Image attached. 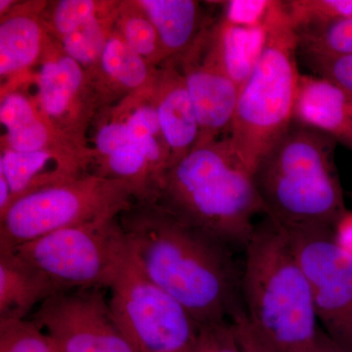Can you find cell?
Wrapping results in <instances>:
<instances>
[{"mask_svg": "<svg viewBox=\"0 0 352 352\" xmlns=\"http://www.w3.org/2000/svg\"><path fill=\"white\" fill-rule=\"evenodd\" d=\"M120 226L141 271L199 324L228 320L239 308L230 248L164 210L129 215Z\"/></svg>", "mask_w": 352, "mask_h": 352, "instance_id": "6da1fadb", "label": "cell"}, {"mask_svg": "<svg viewBox=\"0 0 352 352\" xmlns=\"http://www.w3.org/2000/svg\"><path fill=\"white\" fill-rule=\"evenodd\" d=\"M337 139L293 120L259 161L254 182L263 214L287 231L335 230L346 214Z\"/></svg>", "mask_w": 352, "mask_h": 352, "instance_id": "7a4b0ae2", "label": "cell"}, {"mask_svg": "<svg viewBox=\"0 0 352 352\" xmlns=\"http://www.w3.org/2000/svg\"><path fill=\"white\" fill-rule=\"evenodd\" d=\"M245 314L275 352H314L319 326L311 289L288 236L266 219L245 248Z\"/></svg>", "mask_w": 352, "mask_h": 352, "instance_id": "3957f363", "label": "cell"}, {"mask_svg": "<svg viewBox=\"0 0 352 352\" xmlns=\"http://www.w3.org/2000/svg\"><path fill=\"white\" fill-rule=\"evenodd\" d=\"M164 208L227 247L245 248L263 214L254 175L234 156L228 139L194 148L164 183Z\"/></svg>", "mask_w": 352, "mask_h": 352, "instance_id": "277c9868", "label": "cell"}, {"mask_svg": "<svg viewBox=\"0 0 352 352\" xmlns=\"http://www.w3.org/2000/svg\"><path fill=\"white\" fill-rule=\"evenodd\" d=\"M265 27V47L254 73L241 88L228 138L234 156L252 175L293 122L300 76L298 32L284 1L272 0Z\"/></svg>", "mask_w": 352, "mask_h": 352, "instance_id": "5b68a950", "label": "cell"}, {"mask_svg": "<svg viewBox=\"0 0 352 352\" xmlns=\"http://www.w3.org/2000/svg\"><path fill=\"white\" fill-rule=\"evenodd\" d=\"M126 248L122 226L108 219L55 231L11 251L62 292L110 288Z\"/></svg>", "mask_w": 352, "mask_h": 352, "instance_id": "8992f818", "label": "cell"}, {"mask_svg": "<svg viewBox=\"0 0 352 352\" xmlns=\"http://www.w3.org/2000/svg\"><path fill=\"white\" fill-rule=\"evenodd\" d=\"M109 289L113 314L136 351H189L200 324L146 276L129 245Z\"/></svg>", "mask_w": 352, "mask_h": 352, "instance_id": "52a82bcc", "label": "cell"}, {"mask_svg": "<svg viewBox=\"0 0 352 352\" xmlns=\"http://www.w3.org/2000/svg\"><path fill=\"white\" fill-rule=\"evenodd\" d=\"M119 185L90 180L61 183L21 197L1 214L0 251L47 234L111 219L122 203Z\"/></svg>", "mask_w": 352, "mask_h": 352, "instance_id": "ba28073f", "label": "cell"}, {"mask_svg": "<svg viewBox=\"0 0 352 352\" xmlns=\"http://www.w3.org/2000/svg\"><path fill=\"white\" fill-rule=\"evenodd\" d=\"M284 232L307 278L322 329L352 352V256L337 244L333 230Z\"/></svg>", "mask_w": 352, "mask_h": 352, "instance_id": "9c48e42d", "label": "cell"}, {"mask_svg": "<svg viewBox=\"0 0 352 352\" xmlns=\"http://www.w3.org/2000/svg\"><path fill=\"white\" fill-rule=\"evenodd\" d=\"M32 320L59 352H138L101 288L59 292L39 305Z\"/></svg>", "mask_w": 352, "mask_h": 352, "instance_id": "30bf717a", "label": "cell"}, {"mask_svg": "<svg viewBox=\"0 0 352 352\" xmlns=\"http://www.w3.org/2000/svg\"><path fill=\"white\" fill-rule=\"evenodd\" d=\"M184 80L199 124L195 148L203 147L231 129L240 90L222 68L215 50L210 63L190 69Z\"/></svg>", "mask_w": 352, "mask_h": 352, "instance_id": "8fae6325", "label": "cell"}, {"mask_svg": "<svg viewBox=\"0 0 352 352\" xmlns=\"http://www.w3.org/2000/svg\"><path fill=\"white\" fill-rule=\"evenodd\" d=\"M293 120L344 144L352 139V95L327 78L300 75Z\"/></svg>", "mask_w": 352, "mask_h": 352, "instance_id": "7c38bea8", "label": "cell"}, {"mask_svg": "<svg viewBox=\"0 0 352 352\" xmlns=\"http://www.w3.org/2000/svg\"><path fill=\"white\" fill-rule=\"evenodd\" d=\"M59 293L41 271L13 251H0V320L25 319L34 307Z\"/></svg>", "mask_w": 352, "mask_h": 352, "instance_id": "4fadbf2b", "label": "cell"}, {"mask_svg": "<svg viewBox=\"0 0 352 352\" xmlns=\"http://www.w3.org/2000/svg\"><path fill=\"white\" fill-rule=\"evenodd\" d=\"M266 27H239L222 23L217 34V51L220 64L237 87H244L263 55Z\"/></svg>", "mask_w": 352, "mask_h": 352, "instance_id": "5bb4252c", "label": "cell"}, {"mask_svg": "<svg viewBox=\"0 0 352 352\" xmlns=\"http://www.w3.org/2000/svg\"><path fill=\"white\" fill-rule=\"evenodd\" d=\"M157 112L164 140L178 153L179 161L186 156L185 151L198 140L199 136L198 120L185 80L168 88Z\"/></svg>", "mask_w": 352, "mask_h": 352, "instance_id": "9a60e30c", "label": "cell"}, {"mask_svg": "<svg viewBox=\"0 0 352 352\" xmlns=\"http://www.w3.org/2000/svg\"><path fill=\"white\" fill-rule=\"evenodd\" d=\"M141 6L149 15L164 45L170 51L182 50L195 34L198 4L191 0H143Z\"/></svg>", "mask_w": 352, "mask_h": 352, "instance_id": "2e32d148", "label": "cell"}, {"mask_svg": "<svg viewBox=\"0 0 352 352\" xmlns=\"http://www.w3.org/2000/svg\"><path fill=\"white\" fill-rule=\"evenodd\" d=\"M0 120L7 129L11 150L20 153L43 150L47 141V131L24 96L11 94L4 98Z\"/></svg>", "mask_w": 352, "mask_h": 352, "instance_id": "e0dca14e", "label": "cell"}, {"mask_svg": "<svg viewBox=\"0 0 352 352\" xmlns=\"http://www.w3.org/2000/svg\"><path fill=\"white\" fill-rule=\"evenodd\" d=\"M41 31L31 18L13 17L0 25V74L25 68L38 56Z\"/></svg>", "mask_w": 352, "mask_h": 352, "instance_id": "ac0fdd59", "label": "cell"}, {"mask_svg": "<svg viewBox=\"0 0 352 352\" xmlns=\"http://www.w3.org/2000/svg\"><path fill=\"white\" fill-rule=\"evenodd\" d=\"M82 82V69L73 58L64 56L44 64L38 78L44 111L52 117L63 113Z\"/></svg>", "mask_w": 352, "mask_h": 352, "instance_id": "d6986e66", "label": "cell"}, {"mask_svg": "<svg viewBox=\"0 0 352 352\" xmlns=\"http://www.w3.org/2000/svg\"><path fill=\"white\" fill-rule=\"evenodd\" d=\"M50 160L51 155L43 150L27 153L10 150L2 155L0 175L8 182L12 203L21 197L47 187L43 170Z\"/></svg>", "mask_w": 352, "mask_h": 352, "instance_id": "ffe728a7", "label": "cell"}, {"mask_svg": "<svg viewBox=\"0 0 352 352\" xmlns=\"http://www.w3.org/2000/svg\"><path fill=\"white\" fill-rule=\"evenodd\" d=\"M296 32L298 50L302 51L305 56L352 55V16Z\"/></svg>", "mask_w": 352, "mask_h": 352, "instance_id": "44dd1931", "label": "cell"}, {"mask_svg": "<svg viewBox=\"0 0 352 352\" xmlns=\"http://www.w3.org/2000/svg\"><path fill=\"white\" fill-rule=\"evenodd\" d=\"M284 6L296 32L352 16V0H289Z\"/></svg>", "mask_w": 352, "mask_h": 352, "instance_id": "7402d4cb", "label": "cell"}, {"mask_svg": "<svg viewBox=\"0 0 352 352\" xmlns=\"http://www.w3.org/2000/svg\"><path fill=\"white\" fill-rule=\"evenodd\" d=\"M102 65L108 75L127 87H138L147 76L144 61L126 43L110 38L102 53Z\"/></svg>", "mask_w": 352, "mask_h": 352, "instance_id": "603a6c76", "label": "cell"}, {"mask_svg": "<svg viewBox=\"0 0 352 352\" xmlns=\"http://www.w3.org/2000/svg\"><path fill=\"white\" fill-rule=\"evenodd\" d=\"M0 352H59L32 319L0 320Z\"/></svg>", "mask_w": 352, "mask_h": 352, "instance_id": "cb8c5ba5", "label": "cell"}, {"mask_svg": "<svg viewBox=\"0 0 352 352\" xmlns=\"http://www.w3.org/2000/svg\"><path fill=\"white\" fill-rule=\"evenodd\" d=\"M63 45L68 56L78 64L91 63L102 56L106 41L96 18L88 20L75 31L64 36Z\"/></svg>", "mask_w": 352, "mask_h": 352, "instance_id": "d4e9b609", "label": "cell"}, {"mask_svg": "<svg viewBox=\"0 0 352 352\" xmlns=\"http://www.w3.org/2000/svg\"><path fill=\"white\" fill-rule=\"evenodd\" d=\"M188 352H242L233 322L200 324Z\"/></svg>", "mask_w": 352, "mask_h": 352, "instance_id": "484cf974", "label": "cell"}, {"mask_svg": "<svg viewBox=\"0 0 352 352\" xmlns=\"http://www.w3.org/2000/svg\"><path fill=\"white\" fill-rule=\"evenodd\" d=\"M126 126L132 140L144 153L147 161H159L161 154L154 138L155 134L161 131L157 110L150 107L139 108L129 117Z\"/></svg>", "mask_w": 352, "mask_h": 352, "instance_id": "4316f807", "label": "cell"}, {"mask_svg": "<svg viewBox=\"0 0 352 352\" xmlns=\"http://www.w3.org/2000/svg\"><path fill=\"white\" fill-rule=\"evenodd\" d=\"M310 68L322 78L339 85L352 95L351 56H305Z\"/></svg>", "mask_w": 352, "mask_h": 352, "instance_id": "83f0119b", "label": "cell"}, {"mask_svg": "<svg viewBox=\"0 0 352 352\" xmlns=\"http://www.w3.org/2000/svg\"><path fill=\"white\" fill-rule=\"evenodd\" d=\"M272 0H231L226 6L224 23L239 27L264 24Z\"/></svg>", "mask_w": 352, "mask_h": 352, "instance_id": "f1b7e54d", "label": "cell"}, {"mask_svg": "<svg viewBox=\"0 0 352 352\" xmlns=\"http://www.w3.org/2000/svg\"><path fill=\"white\" fill-rule=\"evenodd\" d=\"M94 9V2L89 0L60 1L55 11L56 29L66 36L95 17Z\"/></svg>", "mask_w": 352, "mask_h": 352, "instance_id": "f546056e", "label": "cell"}, {"mask_svg": "<svg viewBox=\"0 0 352 352\" xmlns=\"http://www.w3.org/2000/svg\"><path fill=\"white\" fill-rule=\"evenodd\" d=\"M147 159L136 143L122 148L109 157L111 170L122 178H139L144 171Z\"/></svg>", "mask_w": 352, "mask_h": 352, "instance_id": "4dcf8cb0", "label": "cell"}, {"mask_svg": "<svg viewBox=\"0 0 352 352\" xmlns=\"http://www.w3.org/2000/svg\"><path fill=\"white\" fill-rule=\"evenodd\" d=\"M157 32L154 25L143 18H131L124 27L126 43L140 56L151 54L155 50Z\"/></svg>", "mask_w": 352, "mask_h": 352, "instance_id": "1f68e13d", "label": "cell"}, {"mask_svg": "<svg viewBox=\"0 0 352 352\" xmlns=\"http://www.w3.org/2000/svg\"><path fill=\"white\" fill-rule=\"evenodd\" d=\"M230 319L236 329L242 352H275L252 329L244 309L238 308Z\"/></svg>", "mask_w": 352, "mask_h": 352, "instance_id": "d6a6232c", "label": "cell"}, {"mask_svg": "<svg viewBox=\"0 0 352 352\" xmlns=\"http://www.w3.org/2000/svg\"><path fill=\"white\" fill-rule=\"evenodd\" d=\"M133 142L126 124H111L99 131L96 145L99 151L110 157L113 153Z\"/></svg>", "mask_w": 352, "mask_h": 352, "instance_id": "836d02e7", "label": "cell"}, {"mask_svg": "<svg viewBox=\"0 0 352 352\" xmlns=\"http://www.w3.org/2000/svg\"><path fill=\"white\" fill-rule=\"evenodd\" d=\"M337 244L352 256V212H346L333 230Z\"/></svg>", "mask_w": 352, "mask_h": 352, "instance_id": "e575fe53", "label": "cell"}, {"mask_svg": "<svg viewBox=\"0 0 352 352\" xmlns=\"http://www.w3.org/2000/svg\"><path fill=\"white\" fill-rule=\"evenodd\" d=\"M314 352H346L325 333L321 327L319 328L317 335L316 344H315Z\"/></svg>", "mask_w": 352, "mask_h": 352, "instance_id": "d590c367", "label": "cell"}, {"mask_svg": "<svg viewBox=\"0 0 352 352\" xmlns=\"http://www.w3.org/2000/svg\"><path fill=\"white\" fill-rule=\"evenodd\" d=\"M10 1H6V0H1L0 1V8H1V11H3V9H6L7 6H9Z\"/></svg>", "mask_w": 352, "mask_h": 352, "instance_id": "8d00e7d4", "label": "cell"}, {"mask_svg": "<svg viewBox=\"0 0 352 352\" xmlns=\"http://www.w3.org/2000/svg\"><path fill=\"white\" fill-rule=\"evenodd\" d=\"M344 146H346V147L351 148L352 150V139L351 140L347 141V142L344 143Z\"/></svg>", "mask_w": 352, "mask_h": 352, "instance_id": "74e56055", "label": "cell"}]
</instances>
